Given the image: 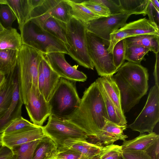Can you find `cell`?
Masks as SVG:
<instances>
[{"mask_svg": "<svg viewBox=\"0 0 159 159\" xmlns=\"http://www.w3.org/2000/svg\"><path fill=\"white\" fill-rule=\"evenodd\" d=\"M67 120L92 138L100 133L109 120L102 94L96 81L85 89L79 107Z\"/></svg>", "mask_w": 159, "mask_h": 159, "instance_id": "cell-1", "label": "cell"}, {"mask_svg": "<svg viewBox=\"0 0 159 159\" xmlns=\"http://www.w3.org/2000/svg\"><path fill=\"white\" fill-rule=\"evenodd\" d=\"M43 56L40 51L23 44L17 51L16 68L20 97L25 105L32 86L39 89L38 71Z\"/></svg>", "mask_w": 159, "mask_h": 159, "instance_id": "cell-2", "label": "cell"}, {"mask_svg": "<svg viewBox=\"0 0 159 159\" xmlns=\"http://www.w3.org/2000/svg\"><path fill=\"white\" fill-rule=\"evenodd\" d=\"M75 82L61 78L48 102L51 115L62 120H69L80 104Z\"/></svg>", "mask_w": 159, "mask_h": 159, "instance_id": "cell-3", "label": "cell"}, {"mask_svg": "<svg viewBox=\"0 0 159 159\" xmlns=\"http://www.w3.org/2000/svg\"><path fill=\"white\" fill-rule=\"evenodd\" d=\"M85 24L72 17L66 23L65 45L68 54L79 65L93 70L94 66L88 54Z\"/></svg>", "mask_w": 159, "mask_h": 159, "instance_id": "cell-4", "label": "cell"}, {"mask_svg": "<svg viewBox=\"0 0 159 159\" xmlns=\"http://www.w3.org/2000/svg\"><path fill=\"white\" fill-rule=\"evenodd\" d=\"M20 30L22 44L44 54L54 52L68 54L65 44L62 41L32 21H28Z\"/></svg>", "mask_w": 159, "mask_h": 159, "instance_id": "cell-5", "label": "cell"}, {"mask_svg": "<svg viewBox=\"0 0 159 159\" xmlns=\"http://www.w3.org/2000/svg\"><path fill=\"white\" fill-rule=\"evenodd\" d=\"M86 38L88 54L98 75H113L118 69L114 64L112 54L108 52L102 40L87 30Z\"/></svg>", "mask_w": 159, "mask_h": 159, "instance_id": "cell-6", "label": "cell"}, {"mask_svg": "<svg viewBox=\"0 0 159 159\" xmlns=\"http://www.w3.org/2000/svg\"><path fill=\"white\" fill-rule=\"evenodd\" d=\"M159 121V87L156 85L150 89L146 104L134 121L128 127L140 134L153 132Z\"/></svg>", "mask_w": 159, "mask_h": 159, "instance_id": "cell-7", "label": "cell"}, {"mask_svg": "<svg viewBox=\"0 0 159 159\" xmlns=\"http://www.w3.org/2000/svg\"><path fill=\"white\" fill-rule=\"evenodd\" d=\"M43 128L45 135L54 142L57 149L63 147L64 141L69 139H87L89 138L83 130L75 124L52 115Z\"/></svg>", "mask_w": 159, "mask_h": 159, "instance_id": "cell-8", "label": "cell"}, {"mask_svg": "<svg viewBox=\"0 0 159 159\" xmlns=\"http://www.w3.org/2000/svg\"><path fill=\"white\" fill-rule=\"evenodd\" d=\"M131 15L121 13L107 17H100L86 24L87 30L101 39L108 48L110 34L125 25Z\"/></svg>", "mask_w": 159, "mask_h": 159, "instance_id": "cell-9", "label": "cell"}, {"mask_svg": "<svg viewBox=\"0 0 159 159\" xmlns=\"http://www.w3.org/2000/svg\"><path fill=\"white\" fill-rule=\"evenodd\" d=\"M116 73L142 97L146 94L148 88L149 78L147 68L141 64L128 61L124 63Z\"/></svg>", "mask_w": 159, "mask_h": 159, "instance_id": "cell-10", "label": "cell"}, {"mask_svg": "<svg viewBox=\"0 0 159 159\" xmlns=\"http://www.w3.org/2000/svg\"><path fill=\"white\" fill-rule=\"evenodd\" d=\"M26 109L32 123L41 127L48 117L51 115L48 102L40 93L39 89L32 85L25 105Z\"/></svg>", "mask_w": 159, "mask_h": 159, "instance_id": "cell-11", "label": "cell"}, {"mask_svg": "<svg viewBox=\"0 0 159 159\" xmlns=\"http://www.w3.org/2000/svg\"><path fill=\"white\" fill-rule=\"evenodd\" d=\"M65 54L54 52L43 55L51 67L60 78L75 82L86 81L87 78L86 75L68 63L65 59Z\"/></svg>", "mask_w": 159, "mask_h": 159, "instance_id": "cell-12", "label": "cell"}, {"mask_svg": "<svg viewBox=\"0 0 159 159\" xmlns=\"http://www.w3.org/2000/svg\"><path fill=\"white\" fill-rule=\"evenodd\" d=\"M30 13H48L66 23L72 17L71 7L67 0H44L41 5L33 9Z\"/></svg>", "mask_w": 159, "mask_h": 159, "instance_id": "cell-13", "label": "cell"}, {"mask_svg": "<svg viewBox=\"0 0 159 159\" xmlns=\"http://www.w3.org/2000/svg\"><path fill=\"white\" fill-rule=\"evenodd\" d=\"M1 135L2 145L11 149L16 146L40 139L46 135L43 126L27 127L11 133Z\"/></svg>", "mask_w": 159, "mask_h": 159, "instance_id": "cell-14", "label": "cell"}, {"mask_svg": "<svg viewBox=\"0 0 159 159\" xmlns=\"http://www.w3.org/2000/svg\"><path fill=\"white\" fill-rule=\"evenodd\" d=\"M29 20L37 24L66 43V23L56 19L48 13H30Z\"/></svg>", "mask_w": 159, "mask_h": 159, "instance_id": "cell-15", "label": "cell"}, {"mask_svg": "<svg viewBox=\"0 0 159 159\" xmlns=\"http://www.w3.org/2000/svg\"><path fill=\"white\" fill-rule=\"evenodd\" d=\"M112 77L120 90L121 108L124 114L138 104L143 97L118 73Z\"/></svg>", "mask_w": 159, "mask_h": 159, "instance_id": "cell-16", "label": "cell"}, {"mask_svg": "<svg viewBox=\"0 0 159 159\" xmlns=\"http://www.w3.org/2000/svg\"><path fill=\"white\" fill-rule=\"evenodd\" d=\"M127 126H119L109 120L106 123L100 133L92 138V142L102 146L113 144L119 140H125L128 137L123 133Z\"/></svg>", "mask_w": 159, "mask_h": 159, "instance_id": "cell-17", "label": "cell"}, {"mask_svg": "<svg viewBox=\"0 0 159 159\" xmlns=\"http://www.w3.org/2000/svg\"><path fill=\"white\" fill-rule=\"evenodd\" d=\"M23 102L20 97L17 75L15 78L11 104L3 117L0 120V134L12 120L21 116Z\"/></svg>", "mask_w": 159, "mask_h": 159, "instance_id": "cell-18", "label": "cell"}, {"mask_svg": "<svg viewBox=\"0 0 159 159\" xmlns=\"http://www.w3.org/2000/svg\"><path fill=\"white\" fill-rule=\"evenodd\" d=\"M17 69L5 75L0 84V120L3 117L12 100Z\"/></svg>", "mask_w": 159, "mask_h": 159, "instance_id": "cell-19", "label": "cell"}, {"mask_svg": "<svg viewBox=\"0 0 159 159\" xmlns=\"http://www.w3.org/2000/svg\"><path fill=\"white\" fill-rule=\"evenodd\" d=\"M63 146L71 149L89 158H93L98 154L104 147L81 139H66L64 141Z\"/></svg>", "mask_w": 159, "mask_h": 159, "instance_id": "cell-20", "label": "cell"}, {"mask_svg": "<svg viewBox=\"0 0 159 159\" xmlns=\"http://www.w3.org/2000/svg\"><path fill=\"white\" fill-rule=\"evenodd\" d=\"M158 139L159 135L154 132L141 134L133 139L123 141L121 150L122 152H144Z\"/></svg>", "mask_w": 159, "mask_h": 159, "instance_id": "cell-21", "label": "cell"}, {"mask_svg": "<svg viewBox=\"0 0 159 159\" xmlns=\"http://www.w3.org/2000/svg\"><path fill=\"white\" fill-rule=\"evenodd\" d=\"M120 29L127 32L131 37L147 34L159 35V27L146 18L126 23Z\"/></svg>", "mask_w": 159, "mask_h": 159, "instance_id": "cell-22", "label": "cell"}, {"mask_svg": "<svg viewBox=\"0 0 159 159\" xmlns=\"http://www.w3.org/2000/svg\"><path fill=\"white\" fill-rule=\"evenodd\" d=\"M41 63L42 66L45 82L43 95L46 101L48 102L61 78L51 67L43 54Z\"/></svg>", "mask_w": 159, "mask_h": 159, "instance_id": "cell-23", "label": "cell"}, {"mask_svg": "<svg viewBox=\"0 0 159 159\" xmlns=\"http://www.w3.org/2000/svg\"><path fill=\"white\" fill-rule=\"evenodd\" d=\"M7 5L11 9L17 19L19 30L29 20L32 10L29 0H7Z\"/></svg>", "mask_w": 159, "mask_h": 159, "instance_id": "cell-24", "label": "cell"}, {"mask_svg": "<svg viewBox=\"0 0 159 159\" xmlns=\"http://www.w3.org/2000/svg\"><path fill=\"white\" fill-rule=\"evenodd\" d=\"M127 47L137 46L149 49L156 54L159 51V35L147 34L125 39Z\"/></svg>", "mask_w": 159, "mask_h": 159, "instance_id": "cell-25", "label": "cell"}, {"mask_svg": "<svg viewBox=\"0 0 159 159\" xmlns=\"http://www.w3.org/2000/svg\"><path fill=\"white\" fill-rule=\"evenodd\" d=\"M112 76L100 77L96 81L100 84L110 100L122 112L121 106L120 90L113 80Z\"/></svg>", "mask_w": 159, "mask_h": 159, "instance_id": "cell-26", "label": "cell"}, {"mask_svg": "<svg viewBox=\"0 0 159 159\" xmlns=\"http://www.w3.org/2000/svg\"><path fill=\"white\" fill-rule=\"evenodd\" d=\"M22 45L20 34L16 29L7 28L0 34V50H18Z\"/></svg>", "mask_w": 159, "mask_h": 159, "instance_id": "cell-27", "label": "cell"}, {"mask_svg": "<svg viewBox=\"0 0 159 159\" xmlns=\"http://www.w3.org/2000/svg\"><path fill=\"white\" fill-rule=\"evenodd\" d=\"M96 82L101 90L109 120L119 126H127V121L124 114L111 101L100 84Z\"/></svg>", "mask_w": 159, "mask_h": 159, "instance_id": "cell-28", "label": "cell"}, {"mask_svg": "<svg viewBox=\"0 0 159 159\" xmlns=\"http://www.w3.org/2000/svg\"><path fill=\"white\" fill-rule=\"evenodd\" d=\"M71 8L72 16L84 24L100 17L85 7L81 1L67 0Z\"/></svg>", "mask_w": 159, "mask_h": 159, "instance_id": "cell-29", "label": "cell"}, {"mask_svg": "<svg viewBox=\"0 0 159 159\" xmlns=\"http://www.w3.org/2000/svg\"><path fill=\"white\" fill-rule=\"evenodd\" d=\"M17 51L11 49L0 50V72L5 75L16 69Z\"/></svg>", "mask_w": 159, "mask_h": 159, "instance_id": "cell-30", "label": "cell"}, {"mask_svg": "<svg viewBox=\"0 0 159 159\" xmlns=\"http://www.w3.org/2000/svg\"><path fill=\"white\" fill-rule=\"evenodd\" d=\"M119 6L123 12L131 15H146L148 0H119Z\"/></svg>", "mask_w": 159, "mask_h": 159, "instance_id": "cell-31", "label": "cell"}, {"mask_svg": "<svg viewBox=\"0 0 159 159\" xmlns=\"http://www.w3.org/2000/svg\"><path fill=\"white\" fill-rule=\"evenodd\" d=\"M57 149L54 142L46 135L40 139L34 151L32 159H47Z\"/></svg>", "mask_w": 159, "mask_h": 159, "instance_id": "cell-32", "label": "cell"}, {"mask_svg": "<svg viewBox=\"0 0 159 159\" xmlns=\"http://www.w3.org/2000/svg\"><path fill=\"white\" fill-rule=\"evenodd\" d=\"M40 139L14 147L11 148L15 159H32L35 150Z\"/></svg>", "mask_w": 159, "mask_h": 159, "instance_id": "cell-33", "label": "cell"}, {"mask_svg": "<svg viewBox=\"0 0 159 159\" xmlns=\"http://www.w3.org/2000/svg\"><path fill=\"white\" fill-rule=\"evenodd\" d=\"M150 51L149 49L142 46H134L126 48L125 60L133 63L141 64L144 60L145 56Z\"/></svg>", "mask_w": 159, "mask_h": 159, "instance_id": "cell-34", "label": "cell"}, {"mask_svg": "<svg viewBox=\"0 0 159 159\" xmlns=\"http://www.w3.org/2000/svg\"><path fill=\"white\" fill-rule=\"evenodd\" d=\"M127 47L125 39H124L118 42L113 48L112 53L113 61L117 69L124 63Z\"/></svg>", "mask_w": 159, "mask_h": 159, "instance_id": "cell-35", "label": "cell"}, {"mask_svg": "<svg viewBox=\"0 0 159 159\" xmlns=\"http://www.w3.org/2000/svg\"><path fill=\"white\" fill-rule=\"evenodd\" d=\"M81 2L85 7L100 17H107L111 15L109 9L99 0L82 1Z\"/></svg>", "mask_w": 159, "mask_h": 159, "instance_id": "cell-36", "label": "cell"}, {"mask_svg": "<svg viewBox=\"0 0 159 159\" xmlns=\"http://www.w3.org/2000/svg\"><path fill=\"white\" fill-rule=\"evenodd\" d=\"M36 126H38L21 116L11 121L1 134H7L26 128Z\"/></svg>", "mask_w": 159, "mask_h": 159, "instance_id": "cell-37", "label": "cell"}, {"mask_svg": "<svg viewBox=\"0 0 159 159\" xmlns=\"http://www.w3.org/2000/svg\"><path fill=\"white\" fill-rule=\"evenodd\" d=\"M131 37L127 32L120 29L114 31L110 34L109 45L107 48L108 52L112 54L113 48L119 41Z\"/></svg>", "mask_w": 159, "mask_h": 159, "instance_id": "cell-38", "label": "cell"}, {"mask_svg": "<svg viewBox=\"0 0 159 159\" xmlns=\"http://www.w3.org/2000/svg\"><path fill=\"white\" fill-rule=\"evenodd\" d=\"M0 17L3 22L7 26V28H11L12 24L16 19L11 8L5 5H0Z\"/></svg>", "mask_w": 159, "mask_h": 159, "instance_id": "cell-39", "label": "cell"}, {"mask_svg": "<svg viewBox=\"0 0 159 159\" xmlns=\"http://www.w3.org/2000/svg\"><path fill=\"white\" fill-rule=\"evenodd\" d=\"M81 154L70 148L63 146L58 148L55 153V159H79Z\"/></svg>", "mask_w": 159, "mask_h": 159, "instance_id": "cell-40", "label": "cell"}, {"mask_svg": "<svg viewBox=\"0 0 159 159\" xmlns=\"http://www.w3.org/2000/svg\"><path fill=\"white\" fill-rule=\"evenodd\" d=\"M121 146L112 144L101 156L100 159H123Z\"/></svg>", "mask_w": 159, "mask_h": 159, "instance_id": "cell-41", "label": "cell"}, {"mask_svg": "<svg viewBox=\"0 0 159 159\" xmlns=\"http://www.w3.org/2000/svg\"><path fill=\"white\" fill-rule=\"evenodd\" d=\"M149 20L159 27V11L152 4L150 0H148L146 11Z\"/></svg>", "mask_w": 159, "mask_h": 159, "instance_id": "cell-42", "label": "cell"}, {"mask_svg": "<svg viewBox=\"0 0 159 159\" xmlns=\"http://www.w3.org/2000/svg\"><path fill=\"white\" fill-rule=\"evenodd\" d=\"M123 159H152L145 152H122Z\"/></svg>", "mask_w": 159, "mask_h": 159, "instance_id": "cell-43", "label": "cell"}, {"mask_svg": "<svg viewBox=\"0 0 159 159\" xmlns=\"http://www.w3.org/2000/svg\"><path fill=\"white\" fill-rule=\"evenodd\" d=\"M99 1L109 9L111 15L124 13L120 8L119 4L116 2L114 0H99Z\"/></svg>", "mask_w": 159, "mask_h": 159, "instance_id": "cell-44", "label": "cell"}, {"mask_svg": "<svg viewBox=\"0 0 159 159\" xmlns=\"http://www.w3.org/2000/svg\"><path fill=\"white\" fill-rule=\"evenodd\" d=\"M144 152L152 159H159V139L150 145Z\"/></svg>", "mask_w": 159, "mask_h": 159, "instance_id": "cell-45", "label": "cell"}, {"mask_svg": "<svg viewBox=\"0 0 159 159\" xmlns=\"http://www.w3.org/2000/svg\"><path fill=\"white\" fill-rule=\"evenodd\" d=\"M38 81L39 90L40 93L43 95L44 88L45 82L42 66L41 62L39 69Z\"/></svg>", "mask_w": 159, "mask_h": 159, "instance_id": "cell-46", "label": "cell"}, {"mask_svg": "<svg viewBox=\"0 0 159 159\" xmlns=\"http://www.w3.org/2000/svg\"><path fill=\"white\" fill-rule=\"evenodd\" d=\"M13 155L11 148L3 145L0 147V159H10Z\"/></svg>", "mask_w": 159, "mask_h": 159, "instance_id": "cell-47", "label": "cell"}, {"mask_svg": "<svg viewBox=\"0 0 159 159\" xmlns=\"http://www.w3.org/2000/svg\"><path fill=\"white\" fill-rule=\"evenodd\" d=\"M159 52L156 54V59L153 72L155 84L159 87Z\"/></svg>", "mask_w": 159, "mask_h": 159, "instance_id": "cell-48", "label": "cell"}, {"mask_svg": "<svg viewBox=\"0 0 159 159\" xmlns=\"http://www.w3.org/2000/svg\"><path fill=\"white\" fill-rule=\"evenodd\" d=\"M29 1L33 9L41 5L44 2V0H29Z\"/></svg>", "mask_w": 159, "mask_h": 159, "instance_id": "cell-49", "label": "cell"}, {"mask_svg": "<svg viewBox=\"0 0 159 159\" xmlns=\"http://www.w3.org/2000/svg\"><path fill=\"white\" fill-rule=\"evenodd\" d=\"M111 145L104 146L100 152L94 156L92 159H100L102 155L110 147Z\"/></svg>", "mask_w": 159, "mask_h": 159, "instance_id": "cell-50", "label": "cell"}, {"mask_svg": "<svg viewBox=\"0 0 159 159\" xmlns=\"http://www.w3.org/2000/svg\"><path fill=\"white\" fill-rule=\"evenodd\" d=\"M153 5L158 10H159V2L157 0H150Z\"/></svg>", "mask_w": 159, "mask_h": 159, "instance_id": "cell-51", "label": "cell"}, {"mask_svg": "<svg viewBox=\"0 0 159 159\" xmlns=\"http://www.w3.org/2000/svg\"><path fill=\"white\" fill-rule=\"evenodd\" d=\"M5 77L4 74L2 72H0V84L3 80Z\"/></svg>", "mask_w": 159, "mask_h": 159, "instance_id": "cell-52", "label": "cell"}, {"mask_svg": "<svg viewBox=\"0 0 159 159\" xmlns=\"http://www.w3.org/2000/svg\"><path fill=\"white\" fill-rule=\"evenodd\" d=\"M57 150L52 153L47 159H55V156Z\"/></svg>", "mask_w": 159, "mask_h": 159, "instance_id": "cell-53", "label": "cell"}, {"mask_svg": "<svg viewBox=\"0 0 159 159\" xmlns=\"http://www.w3.org/2000/svg\"><path fill=\"white\" fill-rule=\"evenodd\" d=\"M5 29L6 28L3 26L0 21V34L3 32Z\"/></svg>", "mask_w": 159, "mask_h": 159, "instance_id": "cell-54", "label": "cell"}, {"mask_svg": "<svg viewBox=\"0 0 159 159\" xmlns=\"http://www.w3.org/2000/svg\"><path fill=\"white\" fill-rule=\"evenodd\" d=\"M0 5H7V0H0Z\"/></svg>", "mask_w": 159, "mask_h": 159, "instance_id": "cell-55", "label": "cell"}, {"mask_svg": "<svg viewBox=\"0 0 159 159\" xmlns=\"http://www.w3.org/2000/svg\"><path fill=\"white\" fill-rule=\"evenodd\" d=\"M93 158H88L87 157H85L84 156H83V155H81V157H80L79 159H92Z\"/></svg>", "mask_w": 159, "mask_h": 159, "instance_id": "cell-56", "label": "cell"}, {"mask_svg": "<svg viewBox=\"0 0 159 159\" xmlns=\"http://www.w3.org/2000/svg\"><path fill=\"white\" fill-rule=\"evenodd\" d=\"M2 145V139L1 135L0 134V147Z\"/></svg>", "mask_w": 159, "mask_h": 159, "instance_id": "cell-57", "label": "cell"}, {"mask_svg": "<svg viewBox=\"0 0 159 159\" xmlns=\"http://www.w3.org/2000/svg\"><path fill=\"white\" fill-rule=\"evenodd\" d=\"M10 159H15V156L13 155V156Z\"/></svg>", "mask_w": 159, "mask_h": 159, "instance_id": "cell-58", "label": "cell"}]
</instances>
